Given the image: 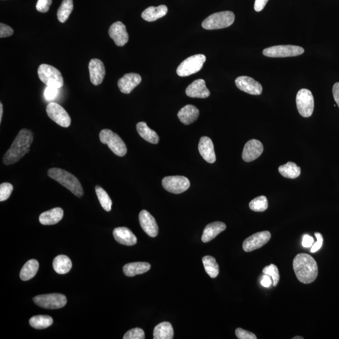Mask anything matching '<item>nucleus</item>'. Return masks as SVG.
Returning <instances> with one entry per match:
<instances>
[{"label": "nucleus", "instance_id": "1", "mask_svg": "<svg viewBox=\"0 0 339 339\" xmlns=\"http://www.w3.org/2000/svg\"><path fill=\"white\" fill-rule=\"evenodd\" d=\"M34 141V136L31 131L22 129L19 132L11 147L5 154L3 162L5 165H9L15 164L27 153L29 152L30 147Z\"/></svg>", "mask_w": 339, "mask_h": 339}, {"label": "nucleus", "instance_id": "2", "mask_svg": "<svg viewBox=\"0 0 339 339\" xmlns=\"http://www.w3.org/2000/svg\"><path fill=\"white\" fill-rule=\"evenodd\" d=\"M293 268L298 280L301 283H312L318 276L317 262L313 257L307 254H297L293 262Z\"/></svg>", "mask_w": 339, "mask_h": 339}, {"label": "nucleus", "instance_id": "3", "mask_svg": "<svg viewBox=\"0 0 339 339\" xmlns=\"http://www.w3.org/2000/svg\"><path fill=\"white\" fill-rule=\"evenodd\" d=\"M47 173L48 177L66 187L75 196L77 197L83 196L84 191L82 186L74 175L58 168H53L48 170Z\"/></svg>", "mask_w": 339, "mask_h": 339}, {"label": "nucleus", "instance_id": "4", "mask_svg": "<svg viewBox=\"0 0 339 339\" xmlns=\"http://www.w3.org/2000/svg\"><path fill=\"white\" fill-rule=\"evenodd\" d=\"M235 15L230 11L214 13L203 21L202 26L206 30L227 28L234 23Z\"/></svg>", "mask_w": 339, "mask_h": 339}, {"label": "nucleus", "instance_id": "5", "mask_svg": "<svg viewBox=\"0 0 339 339\" xmlns=\"http://www.w3.org/2000/svg\"><path fill=\"white\" fill-rule=\"evenodd\" d=\"M40 81L45 85L61 89L64 86L63 77L56 68L48 64H42L38 69Z\"/></svg>", "mask_w": 339, "mask_h": 339}, {"label": "nucleus", "instance_id": "6", "mask_svg": "<svg viewBox=\"0 0 339 339\" xmlns=\"http://www.w3.org/2000/svg\"><path fill=\"white\" fill-rule=\"evenodd\" d=\"M99 139L103 144L108 146L110 150L118 157H124L127 153L125 143L119 135L110 129H102L99 134Z\"/></svg>", "mask_w": 339, "mask_h": 339}, {"label": "nucleus", "instance_id": "7", "mask_svg": "<svg viewBox=\"0 0 339 339\" xmlns=\"http://www.w3.org/2000/svg\"><path fill=\"white\" fill-rule=\"evenodd\" d=\"M206 61V58L203 54L189 57L180 64L177 69L178 75L180 77H187L195 74L201 70Z\"/></svg>", "mask_w": 339, "mask_h": 339}, {"label": "nucleus", "instance_id": "8", "mask_svg": "<svg viewBox=\"0 0 339 339\" xmlns=\"http://www.w3.org/2000/svg\"><path fill=\"white\" fill-rule=\"evenodd\" d=\"M304 53L303 48L297 45H276L265 48L263 55L268 58H288L302 55Z\"/></svg>", "mask_w": 339, "mask_h": 339}, {"label": "nucleus", "instance_id": "9", "mask_svg": "<svg viewBox=\"0 0 339 339\" xmlns=\"http://www.w3.org/2000/svg\"><path fill=\"white\" fill-rule=\"evenodd\" d=\"M297 107L300 115L308 118L312 115L314 110V98L312 93L306 89H300L296 97Z\"/></svg>", "mask_w": 339, "mask_h": 339}, {"label": "nucleus", "instance_id": "10", "mask_svg": "<svg viewBox=\"0 0 339 339\" xmlns=\"http://www.w3.org/2000/svg\"><path fill=\"white\" fill-rule=\"evenodd\" d=\"M33 300L40 307L51 310L64 307L67 303L66 297L59 294L38 295L33 298Z\"/></svg>", "mask_w": 339, "mask_h": 339}, {"label": "nucleus", "instance_id": "11", "mask_svg": "<svg viewBox=\"0 0 339 339\" xmlns=\"http://www.w3.org/2000/svg\"><path fill=\"white\" fill-rule=\"evenodd\" d=\"M162 186L170 193L179 194L188 190L191 183L189 179L184 176H169L163 179Z\"/></svg>", "mask_w": 339, "mask_h": 339}, {"label": "nucleus", "instance_id": "12", "mask_svg": "<svg viewBox=\"0 0 339 339\" xmlns=\"http://www.w3.org/2000/svg\"><path fill=\"white\" fill-rule=\"evenodd\" d=\"M46 111H47L48 117L59 126L67 127L70 125L71 119H70L69 114L63 107L58 105V103H49L46 108Z\"/></svg>", "mask_w": 339, "mask_h": 339}, {"label": "nucleus", "instance_id": "13", "mask_svg": "<svg viewBox=\"0 0 339 339\" xmlns=\"http://www.w3.org/2000/svg\"><path fill=\"white\" fill-rule=\"evenodd\" d=\"M271 237V233L268 230L255 233L246 239L243 244V250L251 252L262 247L268 243Z\"/></svg>", "mask_w": 339, "mask_h": 339}, {"label": "nucleus", "instance_id": "14", "mask_svg": "<svg viewBox=\"0 0 339 339\" xmlns=\"http://www.w3.org/2000/svg\"><path fill=\"white\" fill-rule=\"evenodd\" d=\"M236 85L241 91L251 95H260L263 88L261 84L254 79L248 76H240L235 81Z\"/></svg>", "mask_w": 339, "mask_h": 339}, {"label": "nucleus", "instance_id": "15", "mask_svg": "<svg viewBox=\"0 0 339 339\" xmlns=\"http://www.w3.org/2000/svg\"><path fill=\"white\" fill-rule=\"evenodd\" d=\"M109 35L115 44L119 47H123L129 40L126 26L121 21H116L110 27Z\"/></svg>", "mask_w": 339, "mask_h": 339}, {"label": "nucleus", "instance_id": "16", "mask_svg": "<svg viewBox=\"0 0 339 339\" xmlns=\"http://www.w3.org/2000/svg\"><path fill=\"white\" fill-rule=\"evenodd\" d=\"M263 145L257 140H251L246 143L244 147L242 157L244 161L251 162L261 156L263 152Z\"/></svg>", "mask_w": 339, "mask_h": 339}, {"label": "nucleus", "instance_id": "17", "mask_svg": "<svg viewBox=\"0 0 339 339\" xmlns=\"http://www.w3.org/2000/svg\"><path fill=\"white\" fill-rule=\"evenodd\" d=\"M141 226L149 237H156L159 233V227L155 219L147 211L142 210L139 214Z\"/></svg>", "mask_w": 339, "mask_h": 339}, {"label": "nucleus", "instance_id": "18", "mask_svg": "<svg viewBox=\"0 0 339 339\" xmlns=\"http://www.w3.org/2000/svg\"><path fill=\"white\" fill-rule=\"evenodd\" d=\"M89 75L92 84L94 86L101 85L105 76V68L99 59H93L89 62Z\"/></svg>", "mask_w": 339, "mask_h": 339}, {"label": "nucleus", "instance_id": "19", "mask_svg": "<svg viewBox=\"0 0 339 339\" xmlns=\"http://www.w3.org/2000/svg\"><path fill=\"white\" fill-rule=\"evenodd\" d=\"M142 81L140 75L129 73L118 81V86L122 93L129 94Z\"/></svg>", "mask_w": 339, "mask_h": 339}, {"label": "nucleus", "instance_id": "20", "mask_svg": "<svg viewBox=\"0 0 339 339\" xmlns=\"http://www.w3.org/2000/svg\"><path fill=\"white\" fill-rule=\"evenodd\" d=\"M186 94L190 97L193 98H207L210 96V91L205 85V81L197 80L187 87L186 91Z\"/></svg>", "mask_w": 339, "mask_h": 339}, {"label": "nucleus", "instance_id": "21", "mask_svg": "<svg viewBox=\"0 0 339 339\" xmlns=\"http://www.w3.org/2000/svg\"><path fill=\"white\" fill-rule=\"evenodd\" d=\"M199 151L200 155L205 161L210 164H214L216 161L214 144L211 138L202 137L199 143Z\"/></svg>", "mask_w": 339, "mask_h": 339}, {"label": "nucleus", "instance_id": "22", "mask_svg": "<svg viewBox=\"0 0 339 339\" xmlns=\"http://www.w3.org/2000/svg\"><path fill=\"white\" fill-rule=\"evenodd\" d=\"M113 236L116 241L121 245L134 246L137 243V238L131 230L125 227H119L113 230Z\"/></svg>", "mask_w": 339, "mask_h": 339}, {"label": "nucleus", "instance_id": "23", "mask_svg": "<svg viewBox=\"0 0 339 339\" xmlns=\"http://www.w3.org/2000/svg\"><path fill=\"white\" fill-rule=\"evenodd\" d=\"M226 229V225L222 222H214L207 225L203 231L202 241L203 243H208L218 237Z\"/></svg>", "mask_w": 339, "mask_h": 339}, {"label": "nucleus", "instance_id": "24", "mask_svg": "<svg viewBox=\"0 0 339 339\" xmlns=\"http://www.w3.org/2000/svg\"><path fill=\"white\" fill-rule=\"evenodd\" d=\"M199 110L195 106L188 105L178 111V117L186 125L194 123L199 116Z\"/></svg>", "mask_w": 339, "mask_h": 339}, {"label": "nucleus", "instance_id": "25", "mask_svg": "<svg viewBox=\"0 0 339 339\" xmlns=\"http://www.w3.org/2000/svg\"><path fill=\"white\" fill-rule=\"evenodd\" d=\"M64 217V211L60 207L53 208L40 214L39 221L45 226L58 224Z\"/></svg>", "mask_w": 339, "mask_h": 339}, {"label": "nucleus", "instance_id": "26", "mask_svg": "<svg viewBox=\"0 0 339 339\" xmlns=\"http://www.w3.org/2000/svg\"><path fill=\"white\" fill-rule=\"evenodd\" d=\"M151 265L146 262H135L128 263L124 266V275L132 277L138 275H142L150 270Z\"/></svg>", "mask_w": 339, "mask_h": 339}, {"label": "nucleus", "instance_id": "27", "mask_svg": "<svg viewBox=\"0 0 339 339\" xmlns=\"http://www.w3.org/2000/svg\"><path fill=\"white\" fill-rule=\"evenodd\" d=\"M168 9L165 5L159 7H150L142 13V17L147 21H154L166 15Z\"/></svg>", "mask_w": 339, "mask_h": 339}, {"label": "nucleus", "instance_id": "28", "mask_svg": "<svg viewBox=\"0 0 339 339\" xmlns=\"http://www.w3.org/2000/svg\"><path fill=\"white\" fill-rule=\"evenodd\" d=\"M137 130L140 137L146 142L152 144H157L159 142V137L157 133L151 129L145 122H140L137 124Z\"/></svg>", "mask_w": 339, "mask_h": 339}, {"label": "nucleus", "instance_id": "29", "mask_svg": "<svg viewBox=\"0 0 339 339\" xmlns=\"http://www.w3.org/2000/svg\"><path fill=\"white\" fill-rule=\"evenodd\" d=\"M174 332L172 324L168 322H164L157 325L153 330L154 339H172Z\"/></svg>", "mask_w": 339, "mask_h": 339}, {"label": "nucleus", "instance_id": "30", "mask_svg": "<svg viewBox=\"0 0 339 339\" xmlns=\"http://www.w3.org/2000/svg\"><path fill=\"white\" fill-rule=\"evenodd\" d=\"M72 262L66 255H59L53 261V268L57 273L64 275L69 273L72 268Z\"/></svg>", "mask_w": 339, "mask_h": 339}, {"label": "nucleus", "instance_id": "31", "mask_svg": "<svg viewBox=\"0 0 339 339\" xmlns=\"http://www.w3.org/2000/svg\"><path fill=\"white\" fill-rule=\"evenodd\" d=\"M39 268V263L35 259L27 262L21 268L20 276L21 280L28 281L33 278Z\"/></svg>", "mask_w": 339, "mask_h": 339}, {"label": "nucleus", "instance_id": "32", "mask_svg": "<svg viewBox=\"0 0 339 339\" xmlns=\"http://www.w3.org/2000/svg\"><path fill=\"white\" fill-rule=\"evenodd\" d=\"M279 172L283 177L286 178L294 179L299 177L301 173L300 167H298L294 162H289L281 165L278 169Z\"/></svg>", "mask_w": 339, "mask_h": 339}, {"label": "nucleus", "instance_id": "33", "mask_svg": "<svg viewBox=\"0 0 339 339\" xmlns=\"http://www.w3.org/2000/svg\"><path fill=\"white\" fill-rule=\"evenodd\" d=\"M202 263L206 273L211 278H215L219 273V267L214 257L206 256L203 257Z\"/></svg>", "mask_w": 339, "mask_h": 339}, {"label": "nucleus", "instance_id": "34", "mask_svg": "<svg viewBox=\"0 0 339 339\" xmlns=\"http://www.w3.org/2000/svg\"><path fill=\"white\" fill-rule=\"evenodd\" d=\"M29 324L34 329H44L53 325V319L48 316H36L30 319Z\"/></svg>", "mask_w": 339, "mask_h": 339}, {"label": "nucleus", "instance_id": "35", "mask_svg": "<svg viewBox=\"0 0 339 339\" xmlns=\"http://www.w3.org/2000/svg\"><path fill=\"white\" fill-rule=\"evenodd\" d=\"M74 9L73 0H63L58 11V18L60 22L64 23L69 18Z\"/></svg>", "mask_w": 339, "mask_h": 339}, {"label": "nucleus", "instance_id": "36", "mask_svg": "<svg viewBox=\"0 0 339 339\" xmlns=\"http://www.w3.org/2000/svg\"><path fill=\"white\" fill-rule=\"evenodd\" d=\"M95 191H96L97 198H98L99 201L101 203L102 207L106 211H107V212H110L111 210V207H112L113 202L109 195L108 194L107 192L101 187L99 186L95 187Z\"/></svg>", "mask_w": 339, "mask_h": 339}, {"label": "nucleus", "instance_id": "37", "mask_svg": "<svg viewBox=\"0 0 339 339\" xmlns=\"http://www.w3.org/2000/svg\"><path fill=\"white\" fill-rule=\"evenodd\" d=\"M249 206L254 212H264L268 207L267 198L264 195L255 198L249 203Z\"/></svg>", "mask_w": 339, "mask_h": 339}, {"label": "nucleus", "instance_id": "38", "mask_svg": "<svg viewBox=\"0 0 339 339\" xmlns=\"http://www.w3.org/2000/svg\"><path fill=\"white\" fill-rule=\"evenodd\" d=\"M263 273L265 275L271 276L273 280V286H277L279 281H280V274L277 267L273 264H271L268 267H266L263 270Z\"/></svg>", "mask_w": 339, "mask_h": 339}, {"label": "nucleus", "instance_id": "39", "mask_svg": "<svg viewBox=\"0 0 339 339\" xmlns=\"http://www.w3.org/2000/svg\"><path fill=\"white\" fill-rule=\"evenodd\" d=\"M13 191V186L10 183H3L0 185V201L9 199Z\"/></svg>", "mask_w": 339, "mask_h": 339}, {"label": "nucleus", "instance_id": "40", "mask_svg": "<svg viewBox=\"0 0 339 339\" xmlns=\"http://www.w3.org/2000/svg\"><path fill=\"white\" fill-rule=\"evenodd\" d=\"M124 339H145V332L140 328H135L127 332L124 334Z\"/></svg>", "mask_w": 339, "mask_h": 339}, {"label": "nucleus", "instance_id": "41", "mask_svg": "<svg viewBox=\"0 0 339 339\" xmlns=\"http://www.w3.org/2000/svg\"><path fill=\"white\" fill-rule=\"evenodd\" d=\"M236 335H237V337L240 339H256L257 337L256 335L254 334L253 333L249 332L248 330H244L241 329V328H238L236 330Z\"/></svg>", "mask_w": 339, "mask_h": 339}, {"label": "nucleus", "instance_id": "42", "mask_svg": "<svg viewBox=\"0 0 339 339\" xmlns=\"http://www.w3.org/2000/svg\"><path fill=\"white\" fill-rule=\"evenodd\" d=\"M53 0H38L36 9L40 13L47 12L50 9Z\"/></svg>", "mask_w": 339, "mask_h": 339}, {"label": "nucleus", "instance_id": "43", "mask_svg": "<svg viewBox=\"0 0 339 339\" xmlns=\"http://www.w3.org/2000/svg\"><path fill=\"white\" fill-rule=\"evenodd\" d=\"M59 93V89L47 86L44 91V96L47 101H51L56 98Z\"/></svg>", "mask_w": 339, "mask_h": 339}, {"label": "nucleus", "instance_id": "44", "mask_svg": "<svg viewBox=\"0 0 339 339\" xmlns=\"http://www.w3.org/2000/svg\"><path fill=\"white\" fill-rule=\"evenodd\" d=\"M315 236L317 238V242L314 243L312 246H311L310 252L311 253H314L318 251L320 249L322 248L323 245V237L321 233L316 232L315 233Z\"/></svg>", "mask_w": 339, "mask_h": 339}, {"label": "nucleus", "instance_id": "45", "mask_svg": "<svg viewBox=\"0 0 339 339\" xmlns=\"http://www.w3.org/2000/svg\"><path fill=\"white\" fill-rule=\"evenodd\" d=\"M13 34V30L10 26L3 23H0V38L10 37Z\"/></svg>", "mask_w": 339, "mask_h": 339}, {"label": "nucleus", "instance_id": "46", "mask_svg": "<svg viewBox=\"0 0 339 339\" xmlns=\"http://www.w3.org/2000/svg\"><path fill=\"white\" fill-rule=\"evenodd\" d=\"M268 0H255L254 10L257 12H261L267 4Z\"/></svg>", "mask_w": 339, "mask_h": 339}, {"label": "nucleus", "instance_id": "47", "mask_svg": "<svg viewBox=\"0 0 339 339\" xmlns=\"http://www.w3.org/2000/svg\"><path fill=\"white\" fill-rule=\"evenodd\" d=\"M314 243V239L308 234L303 236L302 240V246L304 248H310Z\"/></svg>", "mask_w": 339, "mask_h": 339}, {"label": "nucleus", "instance_id": "48", "mask_svg": "<svg viewBox=\"0 0 339 339\" xmlns=\"http://www.w3.org/2000/svg\"><path fill=\"white\" fill-rule=\"evenodd\" d=\"M271 276L269 275L264 274L261 281L262 285L265 287V288H268V287L270 286L271 284H273V280H271Z\"/></svg>", "mask_w": 339, "mask_h": 339}, {"label": "nucleus", "instance_id": "49", "mask_svg": "<svg viewBox=\"0 0 339 339\" xmlns=\"http://www.w3.org/2000/svg\"><path fill=\"white\" fill-rule=\"evenodd\" d=\"M332 92L333 98L339 108V83H335L333 85Z\"/></svg>", "mask_w": 339, "mask_h": 339}, {"label": "nucleus", "instance_id": "50", "mask_svg": "<svg viewBox=\"0 0 339 339\" xmlns=\"http://www.w3.org/2000/svg\"><path fill=\"white\" fill-rule=\"evenodd\" d=\"M3 112H4V108H3L2 103H0V123H2Z\"/></svg>", "mask_w": 339, "mask_h": 339}, {"label": "nucleus", "instance_id": "51", "mask_svg": "<svg viewBox=\"0 0 339 339\" xmlns=\"http://www.w3.org/2000/svg\"><path fill=\"white\" fill-rule=\"evenodd\" d=\"M293 339H303V337H300V336H297V337H295Z\"/></svg>", "mask_w": 339, "mask_h": 339}]
</instances>
